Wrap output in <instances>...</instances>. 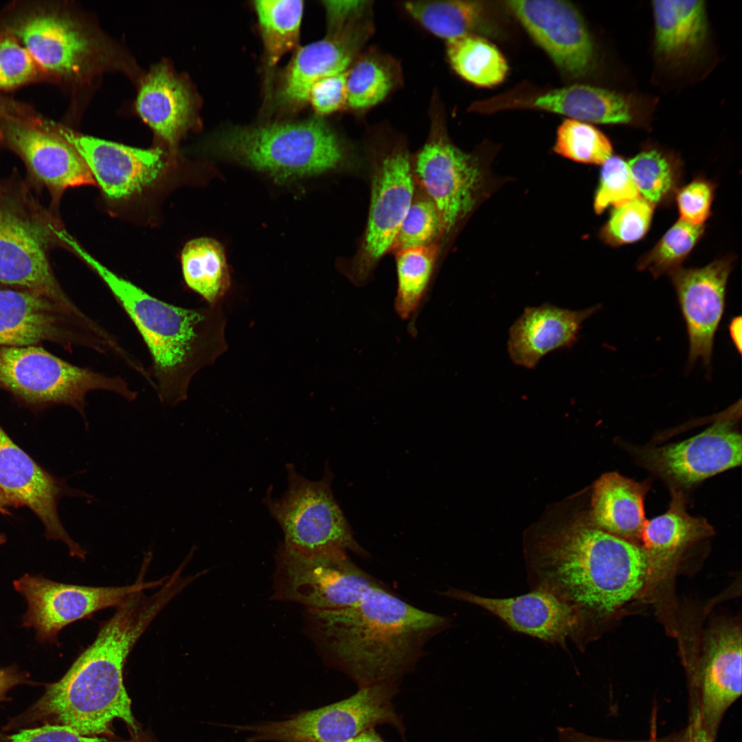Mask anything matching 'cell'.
I'll use <instances>...</instances> for the list:
<instances>
[{
	"label": "cell",
	"mask_w": 742,
	"mask_h": 742,
	"mask_svg": "<svg viewBox=\"0 0 742 742\" xmlns=\"http://www.w3.org/2000/svg\"><path fill=\"white\" fill-rule=\"evenodd\" d=\"M526 556L532 589L550 594L577 616L582 647L642 598L654 581L640 545L592 521L541 537Z\"/></svg>",
	"instance_id": "obj_1"
},
{
	"label": "cell",
	"mask_w": 742,
	"mask_h": 742,
	"mask_svg": "<svg viewBox=\"0 0 742 742\" xmlns=\"http://www.w3.org/2000/svg\"><path fill=\"white\" fill-rule=\"evenodd\" d=\"M144 591L133 593L117 607L66 673L47 684L41 698L7 727L24 728L42 722L97 736L111 733L112 722L120 719L137 734L139 726L124 684V666L137 640L177 595L168 584L152 595Z\"/></svg>",
	"instance_id": "obj_2"
},
{
	"label": "cell",
	"mask_w": 742,
	"mask_h": 742,
	"mask_svg": "<svg viewBox=\"0 0 742 742\" xmlns=\"http://www.w3.org/2000/svg\"><path fill=\"white\" fill-rule=\"evenodd\" d=\"M311 631L324 660L359 687L398 682L412 671L427 642L450 620L420 609L383 585L352 607L308 610Z\"/></svg>",
	"instance_id": "obj_3"
},
{
	"label": "cell",
	"mask_w": 742,
	"mask_h": 742,
	"mask_svg": "<svg viewBox=\"0 0 742 742\" xmlns=\"http://www.w3.org/2000/svg\"><path fill=\"white\" fill-rule=\"evenodd\" d=\"M67 244L98 276L142 337L151 359L150 385L159 401H186L190 381L221 348L216 306L188 308L163 301L118 276L73 238Z\"/></svg>",
	"instance_id": "obj_4"
},
{
	"label": "cell",
	"mask_w": 742,
	"mask_h": 742,
	"mask_svg": "<svg viewBox=\"0 0 742 742\" xmlns=\"http://www.w3.org/2000/svg\"><path fill=\"white\" fill-rule=\"evenodd\" d=\"M217 148L280 181L336 170L346 160L340 138L319 118L232 128L218 138Z\"/></svg>",
	"instance_id": "obj_5"
},
{
	"label": "cell",
	"mask_w": 742,
	"mask_h": 742,
	"mask_svg": "<svg viewBox=\"0 0 742 742\" xmlns=\"http://www.w3.org/2000/svg\"><path fill=\"white\" fill-rule=\"evenodd\" d=\"M0 388L32 404H63L83 418L87 395L94 391L115 394L133 401L137 393L119 375L73 365L33 346H0Z\"/></svg>",
	"instance_id": "obj_6"
},
{
	"label": "cell",
	"mask_w": 742,
	"mask_h": 742,
	"mask_svg": "<svg viewBox=\"0 0 742 742\" xmlns=\"http://www.w3.org/2000/svg\"><path fill=\"white\" fill-rule=\"evenodd\" d=\"M396 682H380L359 687L350 697L282 721L235 726L250 734L247 742H348L375 726L388 724L401 734L402 720L392 701Z\"/></svg>",
	"instance_id": "obj_7"
},
{
	"label": "cell",
	"mask_w": 742,
	"mask_h": 742,
	"mask_svg": "<svg viewBox=\"0 0 742 742\" xmlns=\"http://www.w3.org/2000/svg\"><path fill=\"white\" fill-rule=\"evenodd\" d=\"M286 469V493L280 499L269 494L264 499L271 515L283 531L282 546L304 554L350 550L366 556L334 498L333 476L328 469L319 481L305 478L291 464Z\"/></svg>",
	"instance_id": "obj_8"
},
{
	"label": "cell",
	"mask_w": 742,
	"mask_h": 742,
	"mask_svg": "<svg viewBox=\"0 0 742 742\" xmlns=\"http://www.w3.org/2000/svg\"><path fill=\"white\" fill-rule=\"evenodd\" d=\"M53 341L113 355L117 339L78 306L69 307L31 291L0 289V346Z\"/></svg>",
	"instance_id": "obj_9"
},
{
	"label": "cell",
	"mask_w": 742,
	"mask_h": 742,
	"mask_svg": "<svg viewBox=\"0 0 742 742\" xmlns=\"http://www.w3.org/2000/svg\"><path fill=\"white\" fill-rule=\"evenodd\" d=\"M415 193L412 161L407 150L393 145L375 153L370 163V199L366 227L345 273L356 285L369 280L391 251Z\"/></svg>",
	"instance_id": "obj_10"
},
{
	"label": "cell",
	"mask_w": 742,
	"mask_h": 742,
	"mask_svg": "<svg viewBox=\"0 0 742 742\" xmlns=\"http://www.w3.org/2000/svg\"><path fill=\"white\" fill-rule=\"evenodd\" d=\"M380 585L354 563L346 551L304 554L281 546L273 598L302 604L308 610H337L353 606L369 589Z\"/></svg>",
	"instance_id": "obj_11"
},
{
	"label": "cell",
	"mask_w": 742,
	"mask_h": 742,
	"mask_svg": "<svg viewBox=\"0 0 742 742\" xmlns=\"http://www.w3.org/2000/svg\"><path fill=\"white\" fill-rule=\"evenodd\" d=\"M148 552L139 578L132 585L122 587H91L59 583L41 575L25 574L13 582L14 589L25 599L27 609L22 626L33 629L36 640L42 644H57L60 631L77 620L109 607H118L135 592L161 587L168 576L144 581Z\"/></svg>",
	"instance_id": "obj_12"
},
{
	"label": "cell",
	"mask_w": 742,
	"mask_h": 742,
	"mask_svg": "<svg viewBox=\"0 0 742 742\" xmlns=\"http://www.w3.org/2000/svg\"><path fill=\"white\" fill-rule=\"evenodd\" d=\"M0 489L13 506L29 508L43 523L47 539L63 542L72 556L85 559L86 551L68 535L59 518L58 499L71 495L94 497L71 489L38 465L0 425Z\"/></svg>",
	"instance_id": "obj_13"
},
{
	"label": "cell",
	"mask_w": 742,
	"mask_h": 742,
	"mask_svg": "<svg viewBox=\"0 0 742 742\" xmlns=\"http://www.w3.org/2000/svg\"><path fill=\"white\" fill-rule=\"evenodd\" d=\"M732 416L719 419L685 440L644 450L643 464L672 487L688 486L740 466L742 439Z\"/></svg>",
	"instance_id": "obj_14"
},
{
	"label": "cell",
	"mask_w": 742,
	"mask_h": 742,
	"mask_svg": "<svg viewBox=\"0 0 742 742\" xmlns=\"http://www.w3.org/2000/svg\"><path fill=\"white\" fill-rule=\"evenodd\" d=\"M420 190L434 203L444 234L472 210L480 181L474 159L442 135H434L412 164Z\"/></svg>",
	"instance_id": "obj_15"
},
{
	"label": "cell",
	"mask_w": 742,
	"mask_h": 742,
	"mask_svg": "<svg viewBox=\"0 0 742 742\" xmlns=\"http://www.w3.org/2000/svg\"><path fill=\"white\" fill-rule=\"evenodd\" d=\"M533 40L567 76L586 75L594 62V46L585 23L571 3L554 0L506 1Z\"/></svg>",
	"instance_id": "obj_16"
},
{
	"label": "cell",
	"mask_w": 742,
	"mask_h": 742,
	"mask_svg": "<svg viewBox=\"0 0 742 742\" xmlns=\"http://www.w3.org/2000/svg\"><path fill=\"white\" fill-rule=\"evenodd\" d=\"M47 229L14 207L0 203V282L18 285L69 307L51 269Z\"/></svg>",
	"instance_id": "obj_17"
},
{
	"label": "cell",
	"mask_w": 742,
	"mask_h": 742,
	"mask_svg": "<svg viewBox=\"0 0 742 742\" xmlns=\"http://www.w3.org/2000/svg\"><path fill=\"white\" fill-rule=\"evenodd\" d=\"M58 133L87 164L106 198L122 200L153 185L164 173L167 161L159 148L142 149L75 133Z\"/></svg>",
	"instance_id": "obj_18"
},
{
	"label": "cell",
	"mask_w": 742,
	"mask_h": 742,
	"mask_svg": "<svg viewBox=\"0 0 742 742\" xmlns=\"http://www.w3.org/2000/svg\"><path fill=\"white\" fill-rule=\"evenodd\" d=\"M8 27L37 65L63 77L86 71L95 52L92 37L71 17L36 10L22 14Z\"/></svg>",
	"instance_id": "obj_19"
},
{
	"label": "cell",
	"mask_w": 742,
	"mask_h": 742,
	"mask_svg": "<svg viewBox=\"0 0 742 742\" xmlns=\"http://www.w3.org/2000/svg\"><path fill=\"white\" fill-rule=\"evenodd\" d=\"M442 595L477 605L499 618L513 630L565 648L568 640L582 649L579 620L566 605L550 594L531 589L511 598H491L451 588Z\"/></svg>",
	"instance_id": "obj_20"
},
{
	"label": "cell",
	"mask_w": 742,
	"mask_h": 742,
	"mask_svg": "<svg viewBox=\"0 0 742 742\" xmlns=\"http://www.w3.org/2000/svg\"><path fill=\"white\" fill-rule=\"evenodd\" d=\"M730 258L699 269H679L671 273L689 341L688 363L700 359L710 364L715 335L725 308Z\"/></svg>",
	"instance_id": "obj_21"
},
{
	"label": "cell",
	"mask_w": 742,
	"mask_h": 742,
	"mask_svg": "<svg viewBox=\"0 0 742 742\" xmlns=\"http://www.w3.org/2000/svg\"><path fill=\"white\" fill-rule=\"evenodd\" d=\"M372 30L367 15L324 39L299 48L282 78L278 93L280 104L290 109L304 105L316 82L348 69Z\"/></svg>",
	"instance_id": "obj_22"
},
{
	"label": "cell",
	"mask_w": 742,
	"mask_h": 742,
	"mask_svg": "<svg viewBox=\"0 0 742 742\" xmlns=\"http://www.w3.org/2000/svg\"><path fill=\"white\" fill-rule=\"evenodd\" d=\"M0 139L23 158L40 181L56 192L96 185L82 157L58 132L0 117Z\"/></svg>",
	"instance_id": "obj_23"
},
{
	"label": "cell",
	"mask_w": 742,
	"mask_h": 742,
	"mask_svg": "<svg viewBox=\"0 0 742 742\" xmlns=\"http://www.w3.org/2000/svg\"><path fill=\"white\" fill-rule=\"evenodd\" d=\"M700 668L704 727L713 741L727 709L741 695V632L735 624L723 623L706 637Z\"/></svg>",
	"instance_id": "obj_24"
},
{
	"label": "cell",
	"mask_w": 742,
	"mask_h": 742,
	"mask_svg": "<svg viewBox=\"0 0 742 742\" xmlns=\"http://www.w3.org/2000/svg\"><path fill=\"white\" fill-rule=\"evenodd\" d=\"M600 308L573 311L549 303L527 307L509 330L508 352L514 363L534 368L541 359L576 341L582 324Z\"/></svg>",
	"instance_id": "obj_25"
},
{
	"label": "cell",
	"mask_w": 742,
	"mask_h": 742,
	"mask_svg": "<svg viewBox=\"0 0 742 742\" xmlns=\"http://www.w3.org/2000/svg\"><path fill=\"white\" fill-rule=\"evenodd\" d=\"M712 534L705 519L687 513L683 492L672 487L668 509L646 520L639 545L650 560L655 580L668 572L688 548Z\"/></svg>",
	"instance_id": "obj_26"
},
{
	"label": "cell",
	"mask_w": 742,
	"mask_h": 742,
	"mask_svg": "<svg viewBox=\"0 0 742 742\" xmlns=\"http://www.w3.org/2000/svg\"><path fill=\"white\" fill-rule=\"evenodd\" d=\"M648 490L647 482H636L616 472L605 473L594 486L592 523L639 545L646 521L644 501Z\"/></svg>",
	"instance_id": "obj_27"
},
{
	"label": "cell",
	"mask_w": 742,
	"mask_h": 742,
	"mask_svg": "<svg viewBox=\"0 0 742 742\" xmlns=\"http://www.w3.org/2000/svg\"><path fill=\"white\" fill-rule=\"evenodd\" d=\"M137 111L155 133L175 146L190 122L192 104L186 85L166 66L155 67L144 80Z\"/></svg>",
	"instance_id": "obj_28"
},
{
	"label": "cell",
	"mask_w": 742,
	"mask_h": 742,
	"mask_svg": "<svg viewBox=\"0 0 742 742\" xmlns=\"http://www.w3.org/2000/svg\"><path fill=\"white\" fill-rule=\"evenodd\" d=\"M532 106L584 122L627 124L634 117V106L627 96L585 85L551 91L532 102Z\"/></svg>",
	"instance_id": "obj_29"
},
{
	"label": "cell",
	"mask_w": 742,
	"mask_h": 742,
	"mask_svg": "<svg viewBox=\"0 0 742 742\" xmlns=\"http://www.w3.org/2000/svg\"><path fill=\"white\" fill-rule=\"evenodd\" d=\"M653 11L658 54L679 60L699 51L707 32L703 1H655Z\"/></svg>",
	"instance_id": "obj_30"
},
{
	"label": "cell",
	"mask_w": 742,
	"mask_h": 742,
	"mask_svg": "<svg viewBox=\"0 0 742 742\" xmlns=\"http://www.w3.org/2000/svg\"><path fill=\"white\" fill-rule=\"evenodd\" d=\"M404 8L424 28L446 41L491 29L481 1H414L405 2Z\"/></svg>",
	"instance_id": "obj_31"
},
{
	"label": "cell",
	"mask_w": 742,
	"mask_h": 742,
	"mask_svg": "<svg viewBox=\"0 0 742 742\" xmlns=\"http://www.w3.org/2000/svg\"><path fill=\"white\" fill-rule=\"evenodd\" d=\"M184 281L210 306H216L230 286L225 251L216 240L207 237L186 244L181 256Z\"/></svg>",
	"instance_id": "obj_32"
},
{
	"label": "cell",
	"mask_w": 742,
	"mask_h": 742,
	"mask_svg": "<svg viewBox=\"0 0 742 742\" xmlns=\"http://www.w3.org/2000/svg\"><path fill=\"white\" fill-rule=\"evenodd\" d=\"M446 52L453 69L477 87L495 86L508 73V64L502 54L480 35L466 34L448 40Z\"/></svg>",
	"instance_id": "obj_33"
},
{
	"label": "cell",
	"mask_w": 742,
	"mask_h": 742,
	"mask_svg": "<svg viewBox=\"0 0 742 742\" xmlns=\"http://www.w3.org/2000/svg\"><path fill=\"white\" fill-rule=\"evenodd\" d=\"M439 245L409 247L395 252L397 290L394 308L404 320L416 315L427 293L439 252Z\"/></svg>",
	"instance_id": "obj_34"
},
{
	"label": "cell",
	"mask_w": 742,
	"mask_h": 742,
	"mask_svg": "<svg viewBox=\"0 0 742 742\" xmlns=\"http://www.w3.org/2000/svg\"><path fill=\"white\" fill-rule=\"evenodd\" d=\"M347 70V106L364 111L382 102L399 81V71L390 58L376 52L359 57Z\"/></svg>",
	"instance_id": "obj_35"
},
{
	"label": "cell",
	"mask_w": 742,
	"mask_h": 742,
	"mask_svg": "<svg viewBox=\"0 0 742 742\" xmlns=\"http://www.w3.org/2000/svg\"><path fill=\"white\" fill-rule=\"evenodd\" d=\"M254 7L267 63L269 67H273L295 47L298 41L304 10L303 1H255Z\"/></svg>",
	"instance_id": "obj_36"
},
{
	"label": "cell",
	"mask_w": 742,
	"mask_h": 742,
	"mask_svg": "<svg viewBox=\"0 0 742 742\" xmlns=\"http://www.w3.org/2000/svg\"><path fill=\"white\" fill-rule=\"evenodd\" d=\"M554 150L576 162L603 164L611 156L612 146L608 137L593 125L567 119L557 130Z\"/></svg>",
	"instance_id": "obj_37"
},
{
	"label": "cell",
	"mask_w": 742,
	"mask_h": 742,
	"mask_svg": "<svg viewBox=\"0 0 742 742\" xmlns=\"http://www.w3.org/2000/svg\"><path fill=\"white\" fill-rule=\"evenodd\" d=\"M704 232L703 225L680 220L638 262V269H648L655 276L673 273L690 252Z\"/></svg>",
	"instance_id": "obj_38"
},
{
	"label": "cell",
	"mask_w": 742,
	"mask_h": 742,
	"mask_svg": "<svg viewBox=\"0 0 742 742\" xmlns=\"http://www.w3.org/2000/svg\"><path fill=\"white\" fill-rule=\"evenodd\" d=\"M628 166L639 193L653 205L663 201L675 188L676 164L659 150H642L629 160Z\"/></svg>",
	"instance_id": "obj_39"
},
{
	"label": "cell",
	"mask_w": 742,
	"mask_h": 742,
	"mask_svg": "<svg viewBox=\"0 0 742 742\" xmlns=\"http://www.w3.org/2000/svg\"><path fill=\"white\" fill-rule=\"evenodd\" d=\"M416 192L401 225L391 251L437 243L444 234L440 214L431 200L421 190Z\"/></svg>",
	"instance_id": "obj_40"
},
{
	"label": "cell",
	"mask_w": 742,
	"mask_h": 742,
	"mask_svg": "<svg viewBox=\"0 0 742 742\" xmlns=\"http://www.w3.org/2000/svg\"><path fill=\"white\" fill-rule=\"evenodd\" d=\"M653 205L643 197L638 196L625 205L615 207L601 230L605 242L616 246L642 238L650 226Z\"/></svg>",
	"instance_id": "obj_41"
},
{
	"label": "cell",
	"mask_w": 742,
	"mask_h": 742,
	"mask_svg": "<svg viewBox=\"0 0 742 742\" xmlns=\"http://www.w3.org/2000/svg\"><path fill=\"white\" fill-rule=\"evenodd\" d=\"M603 164L594 202L597 214L610 205L621 206L640 196L628 164L622 157L611 156Z\"/></svg>",
	"instance_id": "obj_42"
},
{
	"label": "cell",
	"mask_w": 742,
	"mask_h": 742,
	"mask_svg": "<svg viewBox=\"0 0 742 742\" xmlns=\"http://www.w3.org/2000/svg\"><path fill=\"white\" fill-rule=\"evenodd\" d=\"M36 65L14 36L0 34V89H11L33 80L38 73Z\"/></svg>",
	"instance_id": "obj_43"
},
{
	"label": "cell",
	"mask_w": 742,
	"mask_h": 742,
	"mask_svg": "<svg viewBox=\"0 0 742 742\" xmlns=\"http://www.w3.org/2000/svg\"><path fill=\"white\" fill-rule=\"evenodd\" d=\"M347 70L326 76L311 88L308 102L319 115L332 114L347 106Z\"/></svg>",
	"instance_id": "obj_44"
},
{
	"label": "cell",
	"mask_w": 742,
	"mask_h": 742,
	"mask_svg": "<svg viewBox=\"0 0 742 742\" xmlns=\"http://www.w3.org/2000/svg\"><path fill=\"white\" fill-rule=\"evenodd\" d=\"M713 196L711 185L696 180L682 188L677 195L681 220L701 225L710 214Z\"/></svg>",
	"instance_id": "obj_45"
},
{
	"label": "cell",
	"mask_w": 742,
	"mask_h": 742,
	"mask_svg": "<svg viewBox=\"0 0 742 742\" xmlns=\"http://www.w3.org/2000/svg\"><path fill=\"white\" fill-rule=\"evenodd\" d=\"M3 742H96L91 736L83 735L64 726L45 724L23 728L10 735Z\"/></svg>",
	"instance_id": "obj_46"
},
{
	"label": "cell",
	"mask_w": 742,
	"mask_h": 742,
	"mask_svg": "<svg viewBox=\"0 0 742 742\" xmlns=\"http://www.w3.org/2000/svg\"><path fill=\"white\" fill-rule=\"evenodd\" d=\"M328 34L336 33L355 21L368 14V1H325Z\"/></svg>",
	"instance_id": "obj_47"
},
{
	"label": "cell",
	"mask_w": 742,
	"mask_h": 742,
	"mask_svg": "<svg viewBox=\"0 0 742 742\" xmlns=\"http://www.w3.org/2000/svg\"><path fill=\"white\" fill-rule=\"evenodd\" d=\"M557 733V742H679L676 741V739H657L655 737H652L649 740L642 741H615L592 737L570 727L558 728Z\"/></svg>",
	"instance_id": "obj_48"
},
{
	"label": "cell",
	"mask_w": 742,
	"mask_h": 742,
	"mask_svg": "<svg viewBox=\"0 0 742 742\" xmlns=\"http://www.w3.org/2000/svg\"><path fill=\"white\" fill-rule=\"evenodd\" d=\"M29 683L32 682L28 673L20 671L16 665L0 668V701L6 698L7 693L13 687Z\"/></svg>",
	"instance_id": "obj_49"
},
{
	"label": "cell",
	"mask_w": 742,
	"mask_h": 742,
	"mask_svg": "<svg viewBox=\"0 0 742 742\" xmlns=\"http://www.w3.org/2000/svg\"><path fill=\"white\" fill-rule=\"evenodd\" d=\"M686 742H713L707 734L700 715L699 708L696 709L693 721L688 730Z\"/></svg>",
	"instance_id": "obj_50"
},
{
	"label": "cell",
	"mask_w": 742,
	"mask_h": 742,
	"mask_svg": "<svg viewBox=\"0 0 742 742\" xmlns=\"http://www.w3.org/2000/svg\"><path fill=\"white\" fill-rule=\"evenodd\" d=\"M729 332L732 340L738 352H741V318L740 316L733 318L729 325Z\"/></svg>",
	"instance_id": "obj_51"
},
{
	"label": "cell",
	"mask_w": 742,
	"mask_h": 742,
	"mask_svg": "<svg viewBox=\"0 0 742 742\" xmlns=\"http://www.w3.org/2000/svg\"><path fill=\"white\" fill-rule=\"evenodd\" d=\"M348 742H386L379 734L374 728L368 730Z\"/></svg>",
	"instance_id": "obj_52"
},
{
	"label": "cell",
	"mask_w": 742,
	"mask_h": 742,
	"mask_svg": "<svg viewBox=\"0 0 742 742\" xmlns=\"http://www.w3.org/2000/svg\"><path fill=\"white\" fill-rule=\"evenodd\" d=\"M12 113L14 111L10 108L9 105L0 100V117H14Z\"/></svg>",
	"instance_id": "obj_53"
},
{
	"label": "cell",
	"mask_w": 742,
	"mask_h": 742,
	"mask_svg": "<svg viewBox=\"0 0 742 742\" xmlns=\"http://www.w3.org/2000/svg\"><path fill=\"white\" fill-rule=\"evenodd\" d=\"M10 506H13L12 502L0 489V511L5 512V508Z\"/></svg>",
	"instance_id": "obj_54"
},
{
	"label": "cell",
	"mask_w": 742,
	"mask_h": 742,
	"mask_svg": "<svg viewBox=\"0 0 742 742\" xmlns=\"http://www.w3.org/2000/svg\"><path fill=\"white\" fill-rule=\"evenodd\" d=\"M6 541V537L3 534L0 533V546H2Z\"/></svg>",
	"instance_id": "obj_55"
}]
</instances>
